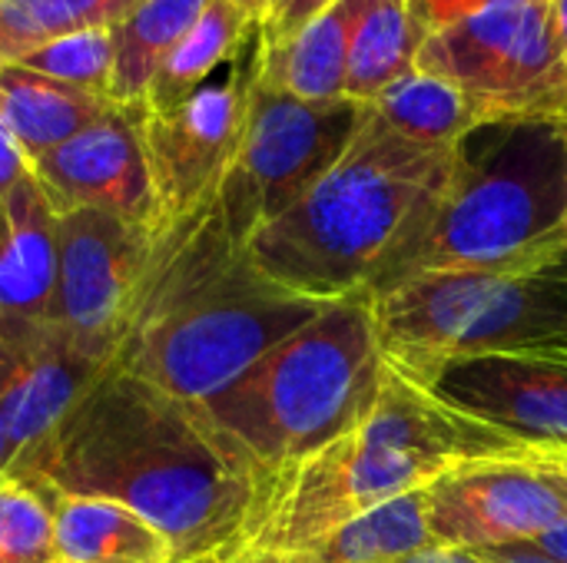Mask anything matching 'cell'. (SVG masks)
Returning <instances> with one entry per match:
<instances>
[{
    "label": "cell",
    "mask_w": 567,
    "mask_h": 563,
    "mask_svg": "<svg viewBox=\"0 0 567 563\" xmlns=\"http://www.w3.org/2000/svg\"><path fill=\"white\" fill-rule=\"evenodd\" d=\"M369 103L299 100L256 80L239 153L219 186V206L239 246L292 209L352 146Z\"/></svg>",
    "instance_id": "8"
},
{
    "label": "cell",
    "mask_w": 567,
    "mask_h": 563,
    "mask_svg": "<svg viewBox=\"0 0 567 563\" xmlns=\"http://www.w3.org/2000/svg\"><path fill=\"white\" fill-rule=\"evenodd\" d=\"M449 411L518 448L567 451V362L535 355L452 358L412 378Z\"/></svg>",
    "instance_id": "14"
},
{
    "label": "cell",
    "mask_w": 567,
    "mask_h": 563,
    "mask_svg": "<svg viewBox=\"0 0 567 563\" xmlns=\"http://www.w3.org/2000/svg\"><path fill=\"white\" fill-rule=\"evenodd\" d=\"M229 563H312L306 554H239Z\"/></svg>",
    "instance_id": "36"
},
{
    "label": "cell",
    "mask_w": 567,
    "mask_h": 563,
    "mask_svg": "<svg viewBox=\"0 0 567 563\" xmlns=\"http://www.w3.org/2000/svg\"><path fill=\"white\" fill-rule=\"evenodd\" d=\"M385 362L422 378L472 355L567 362V256L525 272L422 275L372 295Z\"/></svg>",
    "instance_id": "7"
},
{
    "label": "cell",
    "mask_w": 567,
    "mask_h": 563,
    "mask_svg": "<svg viewBox=\"0 0 567 563\" xmlns=\"http://www.w3.org/2000/svg\"><path fill=\"white\" fill-rule=\"evenodd\" d=\"M565 256V119H488L462 136L445 189L369 295L422 275L525 272Z\"/></svg>",
    "instance_id": "5"
},
{
    "label": "cell",
    "mask_w": 567,
    "mask_h": 563,
    "mask_svg": "<svg viewBox=\"0 0 567 563\" xmlns=\"http://www.w3.org/2000/svg\"><path fill=\"white\" fill-rule=\"evenodd\" d=\"M478 557L485 563H551L545 561V557H538V554H532V551H525V548H488V551H475Z\"/></svg>",
    "instance_id": "34"
},
{
    "label": "cell",
    "mask_w": 567,
    "mask_h": 563,
    "mask_svg": "<svg viewBox=\"0 0 567 563\" xmlns=\"http://www.w3.org/2000/svg\"><path fill=\"white\" fill-rule=\"evenodd\" d=\"M30 173H33V169H30V159H27L23 146L17 143L10 123H7L3 113H0V199H3L20 179H27Z\"/></svg>",
    "instance_id": "30"
},
{
    "label": "cell",
    "mask_w": 567,
    "mask_h": 563,
    "mask_svg": "<svg viewBox=\"0 0 567 563\" xmlns=\"http://www.w3.org/2000/svg\"><path fill=\"white\" fill-rule=\"evenodd\" d=\"M186 563H226V561H219V557H199V561H186Z\"/></svg>",
    "instance_id": "39"
},
{
    "label": "cell",
    "mask_w": 567,
    "mask_h": 563,
    "mask_svg": "<svg viewBox=\"0 0 567 563\" xmlns=\"http://www.w3.org/2000/svg\"><path fill=\"white\" fill-rule=\"evenodd\" d=\"M425 514L439 548H515L565 524L567 491L515 455L472 458L425 488Z\"/></svg>",
    "instance_id": "11"
},
{
    "label": "cell",
    "mask_w": 567,
    "mask_h": 563,
    "mask_svg": "<svg viewBox=\"0 0 567 563\" xmlns=\"http://www.w3.org/2000/svg\"><path fill=\"white\" fill-rule=\"evenodd\" d=\"M515 441L482 428L389 365L365 421L259 488L239 554H306L342 524L429 488L472 458H502Z\"/></svg>",
    "instance_id": "4"
},
{
    "label": "cell",
    "mask_w": 567,
    "mask_h": 563,
    "mask_svg": "<svg viewBox=\"0 0 567 563\" xmlns=\"http://www.w3.org/2000/svg\"><path fill=\"white\" fill-rule=\"evenodd\" d=\"M362 0H336L282 43H262L259 83L299 100H342L352 27Z\"/></svg>",
    "instance_id": "19"
},
{
    "label": "cell",
    "mask_w": 567,
    "mask_h": 563,
    "mask_svg": "<svg viewBox=\"0 0 567 563\" xmlns=\"http://www.w3.org/2000/svg\"><path fill=\"white\" fill-rule=\"evenodd\" d=\"M512 455L528 461V465H535V468H542V471H551L558 478H567V451H558V448H518Z\"/></svg>",
    "instance_id": "32"
},
{
    "label": "cell",
    "mask_w": 567,
    "mask_h": 563,
    "mask_svg": "<svg viewBox=\"0 0 567 563\" xmlns=\"http://www.w3.org/2000/svg\"><path fill=\"white\" fill-rule=\"evenodd\" d=\"M233 3H239V7L256 20V23H266V17L276 10V3H279V0H233Z\"/></svg>",
    "instance_id": "37"
},
{
    "label": "cell",
    "mask_w": 567,
    "mask_h": 563,
    "mask_svg": "<svg viewBox=\"0 0 567 563\" xmlns=\"http://www.w3.org/2000/svg\"><path fill=\"white\" fill-rule=\"evenodd\" d=\"M518 548H525V551H532V554H538V557L551 563H567V521L551 528L548 534L528 541V544H518Z\"/></svg>",
    "instance_id": "31"
},
{
    "label": "cell",
    "mask_w": 567,
    "mask_h": 563,
    "mask_svg": "<svg viewBox=\"0 0 567 563\" xmlns=\"http://www.w3.org/2000/svg\"><path fill=\"white\" fill-rule=\"evenodd\" d=\"M10 475L47 494L133 508L169 538L176 563L233 561L259 498V481L196 405L113 362Z\"/></svg>",
    "instance_id": "1"
},
{
    "label": "cell",
    "mask_w": 567,
    "mask_h": 563,
    "mask_svg": "<svg viewBox=\"0 0 567 563\" xmlns=\"http://www.w3.org/2000/svg\"><path fill=\"white\" fill-rule=\"evenodd\" d=\"M209 0H140L116 23L113 103H143L159 63L193 30Z\"/></svg>",
    "instance_id": "22"
},
{
    "label": "cell",
    "mask_w": 567,
    "mask_h": 563,
    "mask_svg": "<svg viewBox=\"0 0 567 563\" xmlns=\"http://www.w3.org/2000/svg\"><path fill=\"white\" fill-rule=\"evenodd\" d=\"M399 563H485L475 551H458V548H432L415 557H405Z\"/></svg>",
    "instance_id": "33"
},
{
    "label": "cell",
    "mask_w": 567,
    "mask_h": 563,
    "mask_svg": "<svg viewBox=\"0 0 567 563\" xmlns=\"http://www.w3.org/2000/svg\"><path fill=\"white\" fill-rule=\"evenodd\" d=\"M140 0H0V66L20 53L83 30L116 27Z\"/></svg>",
    "instance_id": "25"
},
{
    "label": "cell",
    "mask_w": 567,
    "mask_h": 563,
    "mask_svg": "<svg viewBox=\"0 0 567 563\" xmlns=\"http://www.w3.org/2000/svg\"><path fill=\"white\" fill-rule=\"evenodd\" d=\"M439 548L429 531L425 488L359 514L306 551L312 563H399Z\"/></svg>",
    "instance_id": "24"
},
{
    "label": "cell",
    "mask_w": 567,
    "mask_h": 563,
    "mask_svg": "<svg viewBox=\"0 0 567 563\" xmlns=\"http://www.w3.org/2000/svg\"><path fill=\"white\" fill-rule=\"evenodd\" d=\"M56 292V212L30 173L0 199V319H47Z\"/></svg>",
    "instance_id": "16"
},
{
    "label": "cell",
    "mask_w": 567,
    "mask_h": 563,
    "mask_svg": "<svg viewBox=\"0 0 567 563\" xmlns=\"http://www.w3.org/2000/svg\"><path fill=\"white\" fill-rule=\"evenodd\" d=\"M385 375L372 295L359 292L329 302L196 408L262 488L365 421Z\"/></svg>",
    "instance_id": "6"
},
{
    "label": "cell",
    "mask_w": 567,
    "mask_h": 563,
    "mask_svg": "<svg viewBox=\"0 0 567 563\" xmlns=\"http://www.w3.org/2000/svg\"><path fill=\"white\" fill-rule=\"evenodd\" d=\"M0 563H60L50 494L10 471L0 475Z\"/></svg>",
    "instance_id": "27"
},
{
    "label": "cell",
    "mask_w": 567,
    "mask_h": 563,
    "mask_svg": "<svg viewBox=\"0 0 567 563\" xmlns=\"http://www.w3.org/2000/svg\"><path fill=\"white\" fill-rule=\"evenodd\" d=\"M326 305L256 272L216 196L156 232L113 365L203 405Z\"/></svg>",
    "instance_id": "2"
},
{
    "label": "cell",
    "mask_w": 567,
    "mask_h": 563,
    "mask_svg": "<svg viewBox=\"0 0 567 563\" xmlns=\"http://www.w3.org/2000/svg\"><path fill=\"white\" fill-rule=\"evenodd\" d=\"M415 70L465 90L488 119H567V63L548 3H495L425 37Z\"/></svg>",
    "instance_id": "9"
},
{
    "label": "cell",
    "mask_w": 567,
    "mask_h": 563,
    "mask_svg": "<svg viewBox=\"0 0 567 563\" xmlns=\"http://www.w3.org/2000/svg\"><path fill=\"white\" fill-rule=\"evenodd\" d=\"M262 30L173 110H146L140 116L143 149L156 196V232L203 209L219 196V186L239 153L252 90L259 80Z\"/></svg>",
    "instance_id": "10"
},
{
    "label": "cell",
    "mask_w": 567,
    "mask_h": 563,
    "mask_svg": "<svg viewBox=\"0 0 567 563\" xmlns=\"http://www.w3.org/2000/svg\"><path fill=\"white\" fill-rule=\"evenodd\" d=\"M50 501L60 563H176L169 538L120 501L73 494Z\"/></svg>",
    "instance_id": "17"
},
{
    "label": "cell",
    "mask_w": 567,
    "mask_h": 563,
    "mask_svg": "<svg viewBox=\"0 0 567 563\" xmlns=\"http://www.w3.org/2000/svg\"><path fill=\"white\" fill-rule=\"evenodd\" d=\"M140 116L143 103H116L103 119L30 166L56 216L103 209L156 229V196Z\"/></svg>",
    "instance_id": "15"
},
{
    "label": "cell",
    "mask_w": 567,
    "mask_h": 563,
    "mask_svg": "<svg viewBox=\"0 0 567 563\" xmlns=\"http://www.w3.org/2000/svg\"><path fill=\"white\" fill-rule=\"evenodd\" d=\"M425 37L409 0H362L349 43L346 96L375 103L392 83L415 70Z\"/></svg>",
    "instance_id": "21"
},
{
    "label": "cell",
    "mask_w": 567,
    "mask_h": 563,
    "mask_svg": "<svg viewBox=\"0 0 567 563\" xmlns=\"http://www.w3.org/2000/svg\"><path fill=\"white\" fill-rule=\"evenodd\" d=\"M495 3H548V0H409L412 13L425 33H435L468 13L495 7Z\"/></svg>",
    "instance_id": "29"
},
{
    "label": "cell",
    "mask_w": 567,
    "mask_h": 563,
    "mask_svg": "<svg viewBox=\"0 0 567 563\" xmlns=\"http://www.w3.org/2000/svg\"><path fill=\"white\" fill-rule=\"evenodd\" d=\"M548 17H551V33L567 63V0H548Z\"/></svg>",
    "instance_id": "35"
},
{
    "label": "cell",
    "mask_w": 567,
    "mask_h": 563,
    "mask_svg": "<svg viewBox=\"0 0 567 563\" xmlns=\"http://www.w3.org/2000/svg\"><path fill=\"white\" fill-rule=\"evenodd\" d=\"M452 159L455 149L412 143L369 106L346 156L246 239V259L279 289L312 302L372 292L435 206Z\"/></svg>",
    "instance_id": "3"
},
{
    "label": "cell",
    "mask_w": 567,
    "mask_h": 563,
    "mask_svg": "<svg viewBox=\"0 0 567 563\" xmlns=\"http://www.w3.org/2000/svg\"><path fill=\"white\" fill-rule=\"evenodd\" d=\"M113 355L53 319H0V425L13 461L56 428Z\"/></svg>",
    "instance_id": "13"
},
{
    "label": "cell",
    "mask_w": 567,
    "mask_h": 563,
    "mask_svg": "<svg viewBox=\"0 0 567 563\" xmlns=\"http://www.w3.org/2000/svg\"><path fill=\"white\" fill-rule=\"evenodd\" d=\"M23 70L43 73L50 80L110 96L116 66V27H83L53 37L13 60Z\"/></svg>",
    "instance_id": "26"
},
{
    "label": "cell",
    "mask_w": 567,
    "mask_h": 563,
    "mask_svg": "<svg viewBox=\"0 0 567 563\" xmlns=\"http://www.w3.org/2000/svg\"><path fill=\"white\" fill-rule=\"evenodd\" d=\"M10 465H13V451H10V441H7L3 425H0V475H7V471H10Z\"/></svg>",
    "instance_id": "38"
},
{
    "label": "cell",
    "mask_w": 567,
    "mask_h": 563,
    "mask_svg": "<svg viewBox=\"0 0 567 563\" xmlns=\"http://www.w3.org/2000/svg\"><path fill=\"white\" fill-rule=\"evenodd\" d=\"M259 23L233 0H209L193 30L173 46V53L159 63L143 106L146 110H173L186 96H193L206 80H213L226 63L239 56V50L252 40Z\"/></svg>",
    "instance_id": "20"
},
{
    "label": "cell",
    "mask_w": 567,
    "mask_h": 563,
    "mask_svg": "<svg viewBox=\"0 0 567 563\" xmlns=\"http://www.w3.org/2000/svg\"><path fill=\"white\" fill-rule=\"evenodd\" d=\"M555 478H558V475H555ZM558 481H561V484H565V491H567V478H558Z\"/></svg>",
    "instance_id": "40"
},
{
    "label": "cell",
    "mask_w": 567,
    "mask_h": 563,
    "mask_svg": "<svg viewBox=\"0 0 567 563\" xmlns=\"http://www.w3.org/2000/svg\"><path fill=\"white\" fill-rule=\"evenodd\" d=\"M113 106L116 103L103 93L50 80L17 63L0 66V113L10 123L17 143L23 146L30 166L60 143L103 119Z\"/></svg>",
    "instance_id": "18"
},
{
    "label": "cell",
    "mask_w": 567,
    "mask_h": 563,
    "mask_svg": "<svg viewBox=\"0 0 567 563\" xmlns=\"http://www.w3.org/2000/svg\"><path fill=\"white\" fill-rule=\"evenodd\" d=\"M565 129H567V119H565Z\"/></svg>",
    "instance_id": "41"
},
{
    "label": "cell",
    "mask_w": 567,
    "mask_h": 563,
    "mask_svg": "<svg viewBox=\"0 0 567 563\" xmlns=\"http://www.w3.org/2000/svg\"><path fill=\"white\" fill-rule=\"evenodd\" d=\"M369 106L405 139L439 149H455L462 136L488 123L478 100H472L455 83L429 76L422 70H412L409 76L392 83Z\"/></svg>",
    "instance_id": "23"
},
{
    "label": "cell",
    "mask_w": 567,
    "mask_h": 563,
    "mask_svg": "<svg viewBox=\"0 0 567 563\" xmlns=\"http://www.w3.org/2000/svg\"><path fill=\"white\" fill-rule=\"evenodd\" d=\"M156 229L103 209L56 216V292L50 315L73 332L120 345L153 259Z\"/></svg>",
    "instance_id": "12"
},
{
    "label": "cell",
    "mask_w": 567,
    "mask_h": 563,
    "mask_svg": "<svg viewBox=\"0 0 567 563\" xmlns=\"http://www.w3.org/2000/svg\"><path fill=\"white\" fill-rule=\"evenodd\" d=\"M336 0H279L276 10L266 17V23H259L262 30V43H282L292 33H299L309 20H316L322 10H329Z\"/></svg>",
    "instance_id": "28"
}]
</instances>
